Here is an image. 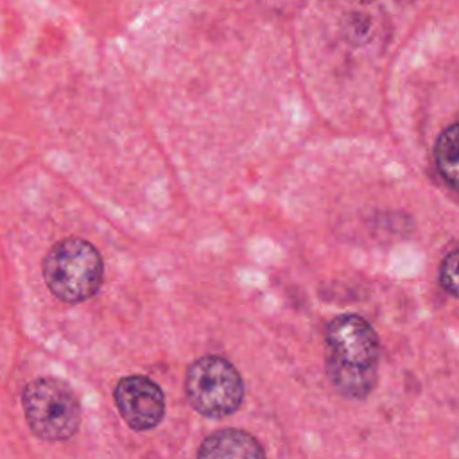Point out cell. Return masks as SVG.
<instances>
[{
    "label": "cell",
    "mask_w": 459,
    "mask_h": 459,
    "mask_svg": "<svg viewBox=\"0 0 459 459\" xmlns=\"http://www.w3.org/2000/svg\"><path fill=\"white\" fill-rule=\"evenodd\" d=\"M41 273L47 287L57 299L81 303L100 289L104 264L93 244L79 237H68L48 249Z\"/></svg>",
    "instance_id": "cell-2"
},
{
    "label": "cell",
    "mask_w": 459,
    "mask_h": 459,
    "mask_svg": "<svg viewBox=\"0 0 459 459\" xmlns=\"http://www.w3.org/2000/svg\"><path fill=\"white\" fill-rule=\"evenodd\" d=\"M117 409L133 430L154 429L165 414L161 387L143 375H131L118 380L113 393Z\"/></svg>",
    "instance_id": "cell-5"
},
{
    "label": "cell",
    "mask_w": 459,
    "mask_h": 459,
    "mask_svg": "<svg viewBox=\"0 0 459 459\" xmlns=\"http://www.w3.org/2000/svg\"><path fill=\"white\" fill-rule=\"evenodd\" d=\"M380 341L373 326L357 314L333 317L326 326V375L335 391L364 400L377 385Z\"/></svg>",
    "instance_id": "cell-1"
},
{
    "label": "cell",
    "mask_w": 459,
    "mask_h": 459,
    "mask_svg": "<svg viewBox=\"0 0 459 459\" xmlns=\"http://www.w3.org/2000/svg\"><path fill=\"white\" fill-rule=\"evenodd\" d=\"M436 169L450 190H457L459 165V124L452 122L437 138L434 147Z\"/></svg>",
    "instance_id": "cell-7"
},
{
    "label": "cell",
    "mask_w": 459,
    "mask_h": 459,
    "mask_svg": "<svg viewBox=\"0 0 459 459\" xmlns=\"http://www.w3.org/2000/svg\"><path fill=\"white\" fill-rule=\"evenodd\" d=\"M197 459H267L255 436L240 429L210 434L197 450Z\"/></svg>",
    "instance_id": "cell-6"
},
{
    "label": "cell",
    "mask_w": 459,
    "mask_h": 459,
    "mask_svg": "<svg viewBox=\"0 0 459 459\" xmlns=\"http://www.w3.org/2000/svg\"><path fill=\"white\" fill-rule=\"evenodd\" d=\"M439 283L450 296H457V249L445 256L439 269Z\"/></svg>",
    "instance_id": "cell-8"
},
{
    "label": "cell",
    "mask_w": 459,
    "mask_h": 459,
    "mask_svg": "<svg viewBox=\"0 0 459 459\" xmlns=\"http://www.w3.org/2000/svg\"><path fill=\"white\" fill-rule=\"evenodd\" d=\"M22 407L29 429L43 441H65L81 425V403L59 378L30 380L22 391Z\"/></svg>",
    "instance_id": "cell-3"
},
{
    "label": "cell",
    "mask_w": 459,
    "mask_h": 459,
    "mask_svg": "<svg viewBox=\"0 0 459 459\" xmlns=\"http://www.w3.org/2000/svg\"><path fill=\"white\" fill-rule=\"evenodd\" d=\"M190 405L203 416L233 414L244 402V380L237 368L219 355H204L190 364L185 377Z\"/></svg>",
    "instance_id": "cell-4"
}]
</instances>
